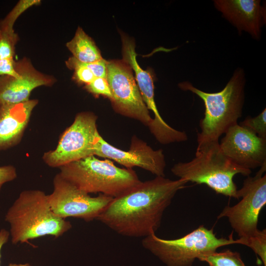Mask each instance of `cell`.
Returning <instances> with one entry per match:
<instances>
[{"label":"cell","instance_id":"cell-1","mask_svg":"<svg viewBox=\"0 0 266 266\" xmlns=\"http://www.w3.org/2000/svg\"><path fill=\"white\" fill-rule=\"evenodd\" d=\"M187 183L181 179L173 180L165 176L140 181L113 198L97 220L125 236L144 238L155 233L165 210Z\"/></svg>","mask_w":266,"mask_h":266},{"label":"cell","instance_id":"cell-2","mask_svg":"<svg viewBox=\"0 0 266 266\" xmlns=\"http://www.w3.org/2000/svg\"><path fill=\"white\" fill-rule=\"evenodd\" d=\"M245 83L243 70L237 69L226 86L218 92L202 91L188 81L179 84L181 89L195 94L204 103V117L200 121V131L197 133L198 146L219 141L222 134L238 124L244 103Z\"/></svg>","mask_w":266,"mask_h":266},{"label":"cell","instance_id":"cell-3","mask_svg":"<svg viewBox=\"0 0 266 266\" xmlns=\"http://www.w3.org/2000/svg\"><path fill=\"white\" fill-rule=\"evenodd\" d=\"M5 221L10 225L13 244H29L30 240L46 235L58 238L72 227L70 222L53 213L47 195L38 190L21 192L8 209Z\"/></svg>","mask_w":266,"mask_h":266},{"label":"cell","instance_id":"cell-4","mask_svg":"<svg viewBox=\"0 0 266 266\" xmlns=\"http://www.w3.org/2000/svg\"><path fill=\"white\" fill-rule=\"evenodd\" d=\"M172 173L186 182L205 184L216 193L238 199L233 177L237 174L248 176L251 170L240 167L222 152L219 141L197 146L195 156L187 162H179Z\"/></svg>","mask_w":266,"mask_h":266},{"label":"cell","instance_id":"cell-5","mask_svg":"<svg viewBox=\"0 0 266 266\" xmlns=\"http://www.w3.org/2000/svg\"><path fill=\"white\" fill-rule=\"evenodd\" d=\"M60 175L87 193H101L116 198L137 184L139 180L132 168H121L108 160L92 155L59 167Z\"/></svg>","mask_w":266,"mask_h":266},{"label":"cell","instance_id":"cell-6","mask_svg":"<svg viewBox=\"0 0 266 266\" xmlns=\"http://www.w3.org/2000/svg\"><path fill=\"white\" fill-rule=\"evenodd\" d=\"M239 244L233 233L229 238H218L213 229L200 226L183 236L164 239L152 233L143 238L142 246L166 266H192L196 259L222 246Z\"/></svg>","mask_w":266,"mask_h":266},{"label":"cell","instance_id":"cell-7","mask_svg":"<svg viewBox=\"0 0 266 266\" xmlns=\"http://www.w3.org/2000/svg\"><path fill=\"white\" fill-rule=\"evenodd\" d=\"M266 165L263 166L254 176H247L242 188L237 190L240 201L232 206H225L217 216L218 219L227 218L239 238L249 237L259 230L258 218L266 204Z\"/></svg>","mask_w":266,"mask_h":266},{"label":"cell","instance_id":"cell-8","mask_svg":"<svg viewBox=\"0 0 266 266\" xmlns=\"http://www.w3.org/2000/svg\"><path fill=\"white\" fill-rule=\"evenodd\" d=\"M97 119L92 112L78 113L73 123L62 134L56 148L44 154V162L51 167H60L94 155V146L100 135Z\"/></svg>","mask_w":266,"mask_h":266},{"label":"cell","instance_id":"cell-9","mask_svg":"<svg viewBox=\"0 0 266 266\" xmlns=\"http://www.w3.org/2000/svg\"><path fill=\"white\" fill-rule=\"evenodd\" d=\"M53 187L52 193L47 195L48 201L53 213L64 219L74 217L87 222L97 220L113 198L102 194L91 197L59 173L54 178Z\"/></svg>","mask_w":266,"mask_h":266},{"label":"cell","instance_id":"cell-10","mask_svg":"<svg viewBox=\"0 0 266 266\" xmlns=\"http://www.w3.org/2000/svg\"><path fill=\"white\" fill-rule=\"evenodd\" d=\"M107 68L106 80L114 109L149 126L153 118L143 100L132 67L123 60H112L108 61Z\"/></svg>","mask_w":266,"mask_h":266},{"label":"cell","instance_id":"cell-11","mask_svg":"<svg viewBox=\"0 0 266 266\" xmlns=\"http://www.w3.org/2000/svg\"><path fill=\"white\" fill-rule=\"evenodd\" d=\"M122 43V60L127 63L134 71L137 85L143 101L148 110L153 111L152 119L149 129L156 139L163 144L178 141L181 133L168 125L159 114L154 100L153 76L149 70H143L138 65L136 57L135 43L133 39L121 33Z\"/></svg>","mask_w":266,"mask_h":266},{"label":"cell","instance_id":"cell-12","mask_svg":"<svg viewBox=\"0 0 266 266\" xmlns=\"http://www.w3.org/2000/svg\"><path fill=\"white\" fill-rule=\"evenodd\" d=\"M219 146L226 157L243 168L251 170L266 165V139L238 124L226 132Z\"/></svg>","mask_w":266,"mask_h":266},{"label":"cell","instance_id":"cell-13","mask_svg":"<svg viewBox=\"0 0 266 266\" xmlns=\"http://www.w3.org/2000/svg\"><path fill=\"white\" fill-rule=\"evenodd\" d=\"M94 155L113 160L128 168L138 166L156 176H165L166 163L163 150L153 149L136 136L133 137L130 149L126 151L112 146L100 135Z\"/></svg>","mask_w":266,"mask_h":266},{"label":"cell","instance_id":"cell-14","mask_svg":"<svg viewBox=\"0 0 266 266\" xmlns=\"http://www.w3.org/2000/svg\"><path fill=\"white\" fill-rule=\"evenodd\" d=\"M15 66L20 76H0V104L26 101L35 88L51 86L56 81L54 77L35 69L27 58L15 61Z\"/></svg>","mask_w":266,"mask_h":266},{"label":"cell","instance_id":"cell-15","mask_svg":"<svg viewBox=\"0 0 266 266\" xmlns=\"http://www.w3.org/2000/svg\"><path fill=\"white\" fill-rule=\"evenodd\" d=\"M215 6L240 33L260 37L265 22V10L259 0H216Z\"/></svg>","mask_w":266,"mask_h":266},{"label":"cell","instance_id":"cell-16","mask_svg":"<svg viewBox=\"0 0 266 266\" xmlns=\"http://www.w3.org/2000/svg\"><path fill=\"white\" fill-rule=\"evenodd\" d=\"M37 100L16 104H0V150L17 145L21 140Z\"/></svg>","mask_w":266,"mask_h":266},{"label":"cell","instance_id":"cell-17","mask_svg":"<svg viewBox=\"0 0 266 266\" xmlns=\"http://www.w3.org/2000/svg\"><path fill=\"white\" fill-rule=\"evenodd\" d=\"M66 46L72 57L81 62L92 63L103 59L94 41L79 27Z\"/></svg>","mask_w":266,"mask_h":266},{"label":"cell","instance_id":"cell-18","mask_svg":"<svg viewBox=\"0 0 266 266\" xmlns=\"http://www.w3.org/2000/svg\"><path fill=\"white\" fill-rule=\"evenodd\" d=\"M198 259L206 262L210 266H245L240 254L229 249L204 254Z\"/></svg>","mask_w":266,"mask_h":266},{"label":"cell","instance_id":"cell-19","mask_svg":"<svg viewBox=\"0 0 266 266\" xmlns=\"http://www.w3.org/2000/svg\"><path fill=\"white\" fill-rule=\"evenodd\" d=\"M239 244L247 246L252 249L261 259L266 266V229L259 230L253 235L246 238H239Z\"/></svg>","mask_w":266,"mask_h":266},{"label":"cell","instance_id":"cell-20","mask_svg":"<svg viewBox=\"0 0 266 266\" xmlns=\"http://www.w3.org/2000/svg\"><path fill=\"white\" fill-rule=\"evenodd\" d=\"M40 2L39 0L19 1L6 17L0 22V30H14V24L19 17L28 8L33 5H38Z\"/></svg>","mask_w":266,"mask_h":266},{"label":"cell","instance_id":"cell-21","mask_svg":"<svg viewBox=\"0 0 266 266\" xmlns=\"http://www.w3.org/2000/svg\"><path fill=\"white\" fill-rule=\"evenodd\" d=\"M18 40V36L14 30H0V60L14 59Z\"/></svg>","mask_w":266,"mask_h":266},{"label":"cell","instance_id":"cell-22","mask_svg":"<svg viewBox=\"0 0 266 266\" xmlns=\"http://www.w3.org/2000/svg\"><path fill=\"white\" fill-rule=\"evenodd\" d=\"M66 64L68 68L74 70L73 79L78 83L87 85L96 77L89 68L73 57L69 58Z\"/></svg>","mask_w":266,"mask_h":266},{"label":"cell","instance_id":"cell-23","mask_svg":"<svg viewBox=\"0 0 266 266\" xmlns=\"http://www.w3.org/2000/svg\"><path fill=\"white\" fill-rule=\"evenodd\" d=\"M239 125L254 133L258 136L266 139V108L255 117H247Z\"/></svg>","mask_w":266,"mask_h":266},{"label":"cell","instance_id":"cell-24","mask_svg":"<svg viewBox=\"0 0 266 266\" xmlns=\"http://www.w3.org/2000/svg\"><path fill=\"white\" fill-rule=\"evenodd\" d=\"M85 89L89 93L96 96L102 95L112 98L111 93L106 79L101 77H95L90 83L85 85Z\"/></svg>","mask_w":266,"mask_h":266},{"label":"cell","instance_id":"cell-25","mask_svg":"<svg viewBox=\"0 0 266 266\" xmlns=\"http://www.w3.org/2000/svg\"><path fill=\"white\" fill-rule=\"evenodd\" d=\"M108 61L102 59L92 63H83V65L89 68L96 77L107 78Z\"/></svg>","mask_w":266,"mask_h":266},{"label":"cell","instance_id":"cell-26","mask_svg":"<svg viewBox=\"0 0 266 266\" xmlns=\"http://www.w3.org/2000/svg\"><path fill=\"white\" fill-rule=\"evenodd\" d=\"M15 61L13 59L0 60V76L9 75L19 77L20 74L15 66Z\"/></svg>","mask_w":266,"mask_h":266},{"label":"cell","instance_id":"cell-27","mask_svg":"<svg viewBox=\"0 0 266 266\" xmlns=\"http://www.w3.org/2000/svg\"><path fill=\"white\" fill-rule=\"evenodd\" d=\"M17 177L16 168L11 165L0 166V191L2 185Z\"/></svg>","mask_w":266,"mask_h":266},{"label":"cell","instance_id":"cell-28","mask_svg":"<svg viewBox=\"0 0 266 266\" xmlns=\"http://www.w3.org/2000/svg\"><path fill=\"white\" fill-rule=\"evenodd\" d=\"M10 236L9 232L4 229L0 230V265L1 258V250L2 246L7 243Z\"/></svg>","mask_w":266,"mask_h":266},{"label":"cell","instance_id":"cell-29","mask_svg":"<svg viewBox=\"0 0 266 266\" xmlns=\"http://www.w3.org/2000/svg\"><path fill=\"white\" fill-rule=\"evenodd\" d=\"M8 266H32L29 263H25V264L10 263L9 264Z\"/></svg>","mask_w":266,"mask_h":266}]
</instances>
